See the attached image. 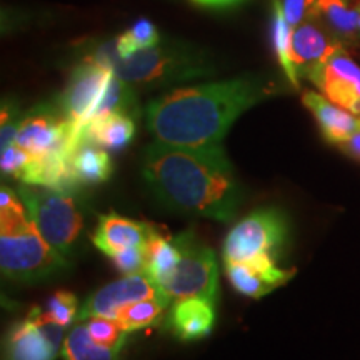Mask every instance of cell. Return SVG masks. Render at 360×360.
Returning a JSON list of instances; mask_svg holds the SVG:
<instances>
[{
    "label": "cell",
    "instance_id": "cell-1",
    "mask_svg": "<svg viewBox=\"0 0 360 360\" xmlns=\"http://www.w3.org/2000/svg\"><path fill=\"white\" fill-rule=\"evenodd\" d=\"M142 177L155 200L174 212L231 222L244 200L222 143H148L142 154Z\"/></svg>",
    "mask_w": 360,
    "mask_h": 360
},
{
    "label": "cell",
    "instance_id": "cell-2",
    "mask_svg": "<svg viewBox=\"0 0 360 360\" xmlns=\"http://www.w3.org/2000/svg\"><path fill=\"white\" fill-rule=\"evenodd\" d=\"M274 94L262 74L179 87L147 103L146 124L155 141L170 146L202 147L222 143L244 112Z\"/></svg>",
    "mask_w": 360,
    "mask_h": 360
},
{
    "label": "cell",
    "instance_id": "cell-3",
    "mask_svg": "<svg viewBox=\"0 0 360 360\" xmlns=\"http://www.w3.org/2000/svg\"><path fill=\"white\" fill-rule=\"evenodd\" d=\"M89 57L109 64L117 77L134 87L159 89L212 77L219 65L212 53L184 40H162L155 47L120 58L115 47H98Z\"/></svg>",
    "mask_w": 360,
    "mask_h": 360
},
{
    "label": "cell",
    "instance_id": "cell-4",
    "mask_svg": "<svg viewBox=\"0 0 360 360\" xmlns=\"http://www.w3.org/2000/svg\"><path fill=\"white\" fill-rule=\"evenodd\" d=\"M37 232L24 202L12 188L0 192V269L11 281L39 282L70 269Z\"/></svg>",
    "mask_w": 360,
    "mask_h": 360
},
{
    "label": "cell",
    "instance_id": "cell-5",
    "mask_svg": "<svg viewBox=\"0 0 360 360\" xmlns=\"http://www.w3.org/2000/svg\"><path fill=\"white\" fill-rule=\"evenodd\" d=\"M17 193L44 240L69 260L85 225V215L74 192L24 184Z\"/></svg>",
    "mask_w": 360,
    "mask_h": 360
},
{
    "label": "cell",
    "instance_id": "cell-6",
    "mask_svg": "<svg viewBox=\"0 0 360 360\" xmlns=\"http://www.w3.org/2000/svg\"><path fill=\"white\" fill-rule=\"evenodd\" d=\"M289 238V220L277 207H260L231 229L224 240L225 265L252 260H277Z\"/></svg>",
    "mask_w": 360,
    "mask_h": 360
},
{
    "label": "cell",
    "instance_id": "cell-7",
    "mask_svg": "<svg viewBox=\"0 0 360 360\" xmlns=\"http://www.w3.org/2000/svg\"><path fill=\"white\" fill-rule=\"evenodd\" d=\"M180 260L164 292L172 302L182 299H205L215 304L219 297V264L215 252L195 232L186 231L174 237Z\"/></svg>",
    "mask_w": 360,
    "mask_h": 360
},
{
    "label": "cell",
    "instance_id": "cell-8",
    "mask_svg": "<svg viewBox=\"0 0 360 360\" xmlns=\"http://www.w3.org/2000/svg\"><path fill=\"white\" fill-rule=\"evenodd\" d=\"M114 70L109 64L94 57H85L74 67L67 87L58 101V109L75 125L87 124L97 103L105 92Z\"/></svg>",
    "mask_w": 360,
    "mask_h": 360
},
{
    "label": "cell",
    "instance_id": "cell-9",
    "mask_svg": "<svg viewBox=\"0 0 360 360\" xmlns=\"http://www.w3.org/2000/svg\"><path fill=\"white\" fill-rule=\"evenodd\" d=\"M155 282L146 272L129 274L90 294L79 310L77 322H85L90 317L115 319L117 314L127 305L160 294Z\"/></svg>",
    "mask_w": 360,
    "mask_h": 360
},
{
    "label": "cell",
    "instance_id": "cell-10",
    "mask_svg": "<svg viewBox=\"0 0 360 360\" xmlns=\"http://www.w3.org/2000/svg\"><path fill=\"white\" fill-rule=\"evenodd\" d=\"M307 80L315 84L328 101L360 117V67L340 49L319 65Z\"/></svg>",
    "mask_w": 360,
    "mask_h": 360
},
{
    "label": "cell",
    "instance_id": "cell-11",
    "mask_svg": "<svg viewBox=\"0 0 360 360\" xmlns=\"http://www.w3.org/2000/svg\"><path fill=\"white\" fill-rule=\"evenodd\" d=\"M344 49L334 35L312 19H307L294 27L292 32V64L297 77L307 79L312 72L322 65L332 53Z\"/></svg>",
    "mask_w": 360,
    "mask_h": 360
},
{
    "label": "cell",
    "instance_id": "cell-12",
    "mask_svg": "<svg viewBox=\"0 0 360 360\" xmlns=\"http://www.w3.org/2000/svg\"><path fill=\"white\" fill-rule=\"evenodd\" d=\"M225 272L233 289L252 299H262L295 276L294 269L283 270L277 265V260L272 259L225 265Z\"/></svg>",
    "mask_w": 360,
    "mask_h": 360
},
{
    "label": "cell",
    "instance_id": "cell-13",
    "mask_svg": "<svg viewBox=\"0 0 360 360\" xmlns=\"http://www.w3.org/2000/svg\"><path fill=\"white\" fill-rule=\"evenodd\" d=\"M152 225L122 217L119 214H105L98 217L97 229L94 231L92 244L103 252L107 257L129 247H143L152 232Z\"/></svg>",
    "mask_w": 360,
    "mask_h": 360
},
{
    "label": "cell",
    "instance_id": "cell-14",
    "mask_svg": "<svg viewBox=\"0 0 360 360\" xmlns=\"http://www.w3.org/2000/svg\"><path fill=\"white\" fill-rule=\"evenodd\" d=\"M215 323V304L205 299L175 300L167 312L165 327L182 342L204 339L212 332Z\"/></svg>",
    "mask_w": 360,
    "mask_h": 360
},
{
    "label": "cell",
    "instance_id": "cell-15",
    "mask_svg": "<svg viewBox=\"0 0 360 360\" xmlns=\"http://www.w3.org/2000/svg\"><path fill=\"white\" fill-rule=\"evenodd\" d=\"M359 0H317L309 19L319 22L339 42L360 45Z\"/></svg>",
    "mask_w": 360,
    "mask_h": 360
},
{
    "label": "cell",
    "instance_id": "cell-16",
    "mask_svg": "<svg viewBox=\"0 0 360 360\" xmlns=\"http://www.w3.org/2000/svg\"><path fill=\"white\" fill-rule=\"evenodd\" d=\"M302 102L317 120L323 139L334 146H340L355 130L360 129V117L328 101L323 94L305 90L302 94Z\"/></svg>",
    "mask_w": 360,
    "mask_h": 360
},
{
    "label": "cell",
    "instance_id": "cell-17",
    "mask_svg": "<svg viewBox=\"0 0 360 360\" xmlns=\"http://www.w3.org/2000/svg\"><path fill=\"white\" fill-rule=\"evenodd\" d=\"M57 350L45 339L32 317L13 323L4 340L2 360H53Z\"/></svg>",
    "mask_w": 360,
    "mask_h": 360
},
{
    "label": "cell",
    "instance_id": "cell-18",
    "mask_svg": "<svg viewBox=\"0 0 360 360\" xmlns=\"http://www.w3.org/2000/svg\"><path fill=\"white\" fill-rule=\"evenodd\" d=\"M134 135V117L125 114L102 115L84 124L85 142L105 150H122L132 142Z\"/></svg>",
    "mask_w": 360,
    "mask_h": 360
},
{
    "label": "cell",
    "instance_id": "cell-19",
    "mask_svg": "<svg viewBox=\"0 0 360 360\" xmlns=\"http://www.w3.org/2000/svg\"><path fill=\"white\" fill-rule=\"evenodd\" d=\"M180 260V250L175 245L174 238L164 237L155 227L152 229L150 236L146 242V267L147 274L160 290L165 289Z\"/></svg>",
    "mask_w": 360,
    "mask_h": 360
},
{
    "label": "cell",
    "instance_id": "cell-20",
    "mask_svg": "<svg viewBox=\"0 0 360 360\" xmlns=\"http://www.w3.org/2000/svg\"><path fill=\"white\" fill-rule=\"evenodd\" d=\"M72 172L77 182L82 186H97L110 179L114 172L110 155L105 148H101L94 143L84 142L72 152L70 155Z\"/></svg>",
    "mask_w": 360,
    "mask_h": 360
},
{
    "label": "cell",
    "instance_id": "cell-21",
    "mask_svg": "<svg viewBox=\"0 0 360 360\" xmlns=\"http://www.w3.org/2000/svg\"><path fill=\"white\" fill-rule=\"evenodd\" d=\"M170 302H172V299L165 292H160V294L154 297H148V299L139 300V302H134L127 305V307H124L117 314L115 321L120 323V327L127 334H130V332L155 326L162 319L165 310L169 309Z\"/></svg>",
    "mask_w": 360,
    "mask_h": 360
},
{
    "label": "cell",
    "instance_id": "cell-22",
    "mask_svg": "<svg viewBox=\"0 0 360 360\" xmlns=\"http://www.w3.org/2000/svg\"><path fill=\"white\" fill-rule=\"evenodd\" d=\"M109 114H125L130 117L141 115V107H139L137 94H135L134 85L117 77L115 74L112 75L110 82L107 85L101 102L97 103L90 120Z\"/></svg>",
    "mask_w": 360,
    "mask_h": 360
},
{
    "label": "cell",
    "instance_id": "cell-23",
    "mask_svg": "<svg viewBox=\"0 0 360 360\" xmlns=\"http://www.w3.org/2000/svg\"><path fill=\"white\" fill-rule=\"evenodd\" d=\"M64 360H119L120 350L103 347L89 334L85 326H75L67 334L60 350Z\"/></svg>",
    "mask_w": 360,
    "mask_h": 360
},
{
    "label": "cell",
    "instance_id": "cell-24",
    "mask_svg": "<svg viewBox=\"0 0 360 360\" xmlns=\"http://www.w3.org/2000/svg\"><path fill=\"white\" fill-rule=\"evenodd\" d=\"M292 32L294 27L287 22L283 15L281 0H274V22H272V42L276 49V56L281 64L283 74L289 82L299 89V77H297L294 64H292Z\"/></svg>",
    "mask_w": 360,
    "mask_h": 360
},
{
    "label": "cell",
    "instance_id": "cell-25",
    "mask_svg": "<svg viewBox=\"0 0 360 360\" xmlns=\"http://www.w3.org/2000/svg\"><path fill=\"white\" fill-rule=\"evenodd\" d=\"M162 42V37L157 27L150 20L142 19L125 30L122 35L115 39V52L120 58L132 57L135 53L155 47Z\"/></svg>",
    "mask_w": 360,
    "mask_h": 360
},
{
    "label": "cell",
    "instance_id": "cell-26",
    "mask_svg": "<svg viewBox=\"0 0 360 360\" xmlns=\"http://www.w3.org/2000/svg\"><path fill=\"white\" fill-rule=\"evenodd\" d=\"M79 310L77 297L72 292L58 290L47 300L44 310H39V314L45 321L57 323L60 327H69L70 323L77 322Z\"/></svg>",
    "mask_w": 360,
    "mask_h": 360
},
{
    "label": "cell",
    "instance_id": "cell-27",
    "mask_svg": "<svg viewBox=\"0 0 360 360\" xmlns=\"http://www.w3.org/2000/svg\"><path fill=\"white\" fill-rule=\"evenodd\" d=\"M85 327L97 344L103 345V347L122 350L125 339H127V332L120 327V323L115 319L90 317L87 319Z\"/></svg>",
    "mask_w": 360,
    "mask_h": 360
},
{
    "label": "cell",
    "instance_id": "cell-28",
    "mask_svg": "<svg viewBox=\"0 0 360 360\" xmlns=\"http://www.w3.org/2000/svg\"><path fill=\"white\" fill-rule=\"evenodd\" d=\"M24 115L25 114H20V110L17 107L11 105V103H4L2 122H0V148L2 150L15 143Z\"/></svg>",
    "mask_w": 360,
    "mask_h": 360
},
{
    "label": "cell",
    "instance_id": "cell-29",
    "mask_svg": "<svg viewBox=\"0 0 360 360\" xmlns=\"http://www.w3.org/2000/svg\"><path fill=\"white\" fill-rule=\"evenodd\" d=\"M110 260L124 276L143 272V267H146V245L129 247V249L117 252V254L112 255Z\"/></svg>",
    "mask_w": 360,
    "mask_h": 360
},
{
    "label": "cell",
    "instance_id": "cell-30",
    "mask_svg": "<svg viewBox=\"0 0 360 360\" xmlns=\"http://www.w3.org/2000/svg\"><path fill=\"white\" fill-rule=\"evenodd\" d=\"M30 154L20 148L17 143H13L8 148H4L2 157H0V169H2V175H11L13 179H20L22 172H24L25 165L29 164Z\"/></svg>",
    "mask_w": 360,
    "mask_h": 360
},
{
    "label": "cell",
    "instance_id": "cell-31",
    "mask_svg": "<svg viewBox=\"0 0 360 360\" xmlns=\"http://www.w3.org/2000/svg\"><path fill=\"white\" fill-rule=\"evenodd\" d=\"M283 15L292 27L300 25L309 19L317 0H281Z\"/></svg>",
    "mask_w": 360,
    "mask_h": 360
},
{
    "label": "cell",
    "instance_id": "cell-32",
    "mask_svg": "<svg viewBox=\"0 0 360 360\" xmlns=\"http://www.w3.org/2000/svg\"><path fill=\"white\" fill-rule=\"evenodd\" d=\"M340 150L345 152V154L352 157V159L360 160V129L355 130V132L350 135L345 142L340 143Z\"/></svg>",
    "mask_w": 360,
    "mask_h": 360
},
{
    "label": "cell",
    "instance_id": "cell-33",
    "mask_svg": "<svg viewBox=\"0 0 360 360\" xmlns=\"http://www.w3.org/2000/svg\"><path fill=\"white\" fill-rule=\"evenodd\" d=\"M188 2L195 4L200 7H209V8H224V7H232L236 4L242 2V0H188Z\"/></svg>",
    "mask_w": 360,
    "mask_h": 360
},
{
    "label": "cell",
    "instance_id": "cell-34",
    "mask_svg": "<svg viewBox=\"0 0 360 360\" xmlns=\"http://www.w3.org/2000/svg\"><path fill=\"white\" fill-rule=\"evenodd\" d=\"M359 11H360V0H359ZM359 24H360V17H359Z\"/></svg>",
    "mask_w": 360,
    "mask_h": 360
}]
</instances>
